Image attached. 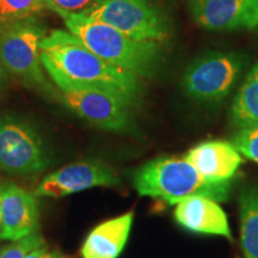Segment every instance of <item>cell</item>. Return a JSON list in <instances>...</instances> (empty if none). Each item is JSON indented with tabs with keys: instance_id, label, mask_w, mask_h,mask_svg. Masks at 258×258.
<instances>
[{
	"instance_id": "8",
	"label": "cell",
	"mask_w": 258,
	"mask_h": 258,
	"mask_svg": "<svg viewBox=\"0 0 258 258\" xmlns=\"http://www.w3.org/2000/svg\"><path fill=\"white\" fill-rule=\"evenodd\" d=\"M64 106L99 129L124 132L132 125L131 108L133 105L115 93L99 89L61 91Z\"/></svg>"
},
{
	"instance_id": "1",
	"label": "cell",
	"mask_w": 258,
	"mask_h": 258,
	"mask_svg": "<svg viewBox=\"0 0 258 258\" xmlns=\"http://www.w3.org/2000/svg\"><path fill=\"white\" fill-rule=\"evenodd\" d=\"M41 62L60 91L105 90L132 105L141 95V78L105 62L69 30H54L42 40Z\"/></svg>"
},
{
	"instance_id": "16",
	"label": "cell",
	"mask_w": 258,
	"mask_h": 258,
	"mask_svg": "<svg viewBox=\"0 0 258 258\" xmlns=\"http://www.w3.org/2000/svg\"><path fill=\"white\" fill-rule=\"evenodd\" d=\"M239 212L244 258H258V184L241 189Z\"/></svg>"
},
{
	"instance_id": "13",
	"label": "cell",
	"mask_w": 258,
	"mask_h": 258,
	"mask_svg": "<svg viewBox=\"0 0 258 258\" xmlns=\"http://www.w3.org/2000/svg\"><path fill=\"white\" fill-rule=\"evenodd\" d=\"M175 219L182 227L195 233L222 235L232 240L227 217L217 201L207 198H190L177 203Z\"/></svg>"
},
{
	"instance_id": "18",
	"label": "cell",
	"mask_w": 258,
	"mask_h": 258,
	"mask_svg": "<svg viewBox=\"0 0 258 258\" xmlns=\"http://www.w3.org/2000/svg\"><path fill=\"white\" fill-rule=\"evenodd\" d=\"M46 244L41 234L34 233L22 239L12 241L11 244L0 250V258H27L32 250Z\"/></svg>"
},
{
	"instance_id": "2",
	"label": "cell",
	"mask_w": 258,
	"mask_h": 258,
	"mask_svg": "<svg viewBox=\"0 0 258 258\" xmlns=\"http://www.w3.org/2000/svg\"><path fill=\"white\" fill-rule=\"evenodd\" d=\"M67 30L105 62L139 78L150 77L160 60V43L138 41L84 15L63 16Z\"/></svg>"
},
{
	"instance_id": "5",
	"label": "cell",
	"mask_w": 258,
	"mask_h": 258,
	"mask_svg": "<svg viewBox=\"0 0 258 258\" xmlns=\"http://www.w3.org/2000/svg\"><path fill=\"white\" fill-rule=\"evenodd\" d=\"M82 15L138 41L161 43L170 35L169 19L146 0H99Z\"/></svg>"
},
{
	"instance_id": "15",
	"label": "cell",
	"mask_w": 258,
	"mask_h": 258,
	"mask_svg": "<svg viewBox=\"0 0 258 258\" xmlns=\"http://www.w3.org/2000/svg\"><path fill=\"white\" fill-rule=\"evenodd\" d=\"M231 120L240 131L258 128V61L232 102Z\"/></svg>"
},
{
	"instance_id": "14",
	"label": "cell",
	"mask_w": 258,
	"mask_h": 258,
	"mask_svg": "<svg viewBox=\"0 0 258 258\" xmlns=\"http://www.w3.org/2000/svg\"><path fill=\"white\" fill-rule=\"evenodd\" d=\"M133 220L134 214L129 212L96 226L84 240L82 257L117 258L127 243Z\"/></svg>"
},
{
	"instance_id": "9",
	"label": "cell",
	"mask_w": 258,
	"mask_h": 258,
	"mask_svg": "<svg viewBox=\"0 0 258 258\" xmlns=\"http://www.w3.org/2000/svg\"><path fill=\"white\" fill-rule=\"evenodd\" d=\"M120 184V177L108 164L99 160H84L64 166L44 177L34 195L57 199L96 186L112 188Z\"/></svg>"
},
{
	"instance_id": "19",
	"label": "cell",
	"mask_w": 258,
	"mask_h": 258,
	"mask_svg": "<svg viewBox=\"0 0 258 258\" xmlns=\"http://www.w3.org/2000/svg\"><path fill=\"white\" fill-rule=\"evenodd\" d=\"M99 0H44L46 9L56 12L61 17L67 15L85 14Z\"/></svg>"
},
{
	"instance_id": "3",
	"label": "cell",
	"mask_w": 258,
	"mask_h": 258,
	"mask_svg": "<svg viewBox=\"0 0 258 258\" xmlns=\"http://www.w3.org/2000/svg\"><path fill=\"white\" fill-rule=\"evenodd\" d=\"M139 195L178 203L190 198L225 202L232 191V180L214 183L206 179L184 158L159 157L140 166L133 175Z\"/></svg>"
},
{
	"instance_id": "7",
	"label": "cell",
	"mask_w": 258,
	"mask_h": 258,
	"mask_svg": "<svg viewBox=\"0 0 258 258\" xmlns=\"http://www.w3.org/2000/svg\"><path fill=\"white\" fill-rule=\"evenodd\" d=\"M244 64L239 54L211 51L190 64L183 76L182 86L196 101L221 102L233 89Z\"/></svg>"
},
{
	"instance_id": "23",
	"label": "cell",
	"mask_w": 258,
	"mask_h": 258,
	"mask_svg": "<svg viewBox=\"0 0 258 258\" xmlns=\"http://www.w3.org/2000/svg\"><path fill=\"white\" fill-rule=\"evenodd\" d=\"M2 190H3V184H0V205H2ZM2 222V220H0Z\"/></svg>"
},
{
	"instance_id": "11",
	"label": "cell",
	"mask_w": 258,
	"mask_h": 258,
	"mask_svg": "<svg viewBox=\"0 0 258 258\" xmlns=\"http://www.w3.org/2000/svg\"><path fill=\"white\" fill-rule=\"evenodd\" d=\"M0 220L3 240L15 241L37 233L38 209L35 195L12 183L3 184Z\"/></svg>"
},
{
	"instance_id": "10",
	"label": "cell",
	"mask_w": 258,
	"mask_h": 258,
	"mask_svg": "<svg viewBox=\"0 0 258 258\" xmlns=\"http://www.w3.org/2000/svg\"><path fill=\"white\" fill-rule=\"evenodd\" d=\"M196 24L207 30L232 31L258 27V0H188Z\"/></svg>"
},
{
	"instance_id": "22",
	"label": "cell",
	"mask_w": 258,
	"mask_h": 258,
	"mask_svg": "<svg viewBox=\"0 0 258 258\" xmlns=\"http://www.w3.org/2000/svg\"><path fill=\"white\" fill-rule=\"evenodd\" d=\"M6 77H8V71L5 70V67L3 66L2 61H0V86L4 84V82L6 80Z\"/></svg>"
},
{
	"instance_id": "6",
	"label": "cell",
	"mask_w": 258,
	"mask_h": 258,
	"mask_svg": "<svg viewBox=\"0 0 258 258\" xmlns=\"http://www.w3.org/2000/svg\"><path fill=\"white\" fill-rule=\"evenodd\" d=\"M49 157L34 125L15 116H0V171L25 176L41 172Z\"/></svg>"
},
{
	"instance_id": "12",
	"label": "cell",
	"mask_w": 258,
	"mask_h": 258,
	"mask_svg": "<svg viewBox=\"0 0 258 258\" xmlns=\"http://www.w3.org/2000/svg\"><path fill=\"white\" fill-rule=\"evenodd\" d=\"M184 159L206 179L214 183L233 179L243 164L241 153L233 144L213 140L201 143L185 154Z\"/></svg>"
},
{
	"instance_id": "20",
	"label": "cell",
	"mask_w": 258,
	"mask_h": 258,
	"mask_svg": "<svg viewBox=\"0 0 258 258\" xmlns=\"http://www.w3.org/2000/svg\"><path fill=\"white\" fill-rule=\"evenodd\" d=\"M233 145L241 154L258 164V128L240 131L234 138Z\"/></svg>"
},
{
	"instance_id": "21",
	"label": "cell",
	"mask_w": 258,
	"mask_h": 258,
	"mask_svg": "<svg viewBox=\"0 0 258 258\" xmlns=\"http://www.w3.org/2000/svg\"><path fill=\"white\" fill-rule=\"evenodd\" d=\"M27 258H61L55 251H50L46 245L43 246L37 247V249L32 250L30 253L28 254Z\"/></svg>"
},
{
	"instance_id": "4",
	"label": "cell",
	"mask_w": 258,
	"mask_h": 258,
	"mask_svg": "<svg viewBox=\"0 0 258 258\" xmlns=\"http://www.w3.org/2000/svg\"><path fill=\"white\" fill-rule=\"evenodd\" d=\"M46 30L35 19L0 23V61L8 73L32 85H46L41 42Z\"/></svg>"
},
{
	"instance_id": "17",
	"label": "cell",
	"mask_w": 258,
	"mask_h": 258,
	"mask_svg": "<svg viewBox=\"0 0 258 258\" xmlns=\"http://www.w3.org/2000/svg\"><path fill=\"white\" fill-rule=\"evenodd\" d=\"M44 9V0H0V23L31 18Z\"/></svg>"
}]
</instances>
